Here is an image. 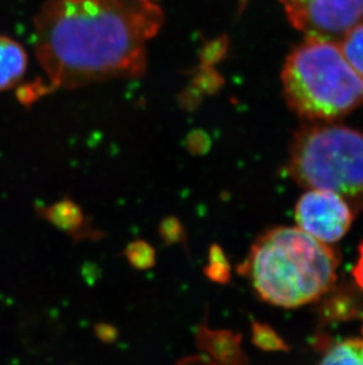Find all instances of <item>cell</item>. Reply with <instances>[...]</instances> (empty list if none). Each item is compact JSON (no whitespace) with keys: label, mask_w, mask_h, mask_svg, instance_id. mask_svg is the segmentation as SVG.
Segmentation results:
<instances>
[{"label":"cell","mask_w":363,"mask_h":365,"mask_svg":"<svg viewBox=\"0 0 363 365\" xmlns=\"http://www.w3.org/2000/svg\"><path fill=\"white\" fill-rule=\"evenodd\" d=\"M162 24L152 0H46L35 19V50L48 90L141 76Z\"/></svg>","instance_id":"6da1fadb"},{"label":"cell","mask_w":363,"mask_h":365,"mask_svg":"<svg viewBox=\"0 0 363 365\" xmlns=\"http://www.w3.org/2000/svg\"><path fill=\"white\" fill-rule=\"evenodd\" d=\"M95 334L98 338V341H102L104 344H113L115 341H118L120 338V331L115 325L109 324V323H98L93 327Z\"/></svg>","instance_id":"e0dca14e"},{"label":"cell","mask_w":363,"mask_h":365,"mask_svg":"<svg viewBox=\"0 0 363 365\" xmlns=\"http://www.w3.org/2000/svg\"><path fill=\"white\" fill-rule=\"evenodd\" d=\"M38 214L58 231L69 235L75 244L100 242L105 235L103 231L93 227L82 207L68 197L48 206L38 207Z\"/></svg>","instance_id":"52a82bcc"},{"label":"cell","mask_w":363,"mask_h":365,"mask_svg":"<svg viewBox=\"0 0 363 365\" xmlns=\"http://www.w3.org/2000/svg\"><path fill=\"white\" fill-rule=\"evenodd\" d=\"M337 267L339 258L329 245L298 227H275L257 238L237 271L265 303L295 309L328 293Z\"/></svg>","instance_id":"7a4b0ae2"},{"label":"cell","mask_w":363,"mask_h":365,"mask_svg":"<svg viewBox=\"0 0 363 365\" xmlns=\"http://www.w3.org/2000/svg\"><path fill=\"white\" fill-rule=\"evenodd\" d=\"M289 21L307 38L339 43L363 23V0H280Z\"/></svg>","instance_id":"5b68a950"},{"label":"cell","mask_w":363,"mask_h":365,"mask_svg":"<svg viewBox=\"0 0 363 365\" xmlns=\"http://www.w3.org/2000/svg\"><path fill=\"white\" fill-rule=\"evenodd\" d=\"M124 257L131 267L138 271H147L156 265V250L143 239H136L124 248Z\"/></svg>","instance_id":"4fadbf2b"},{"label":"cell","mask_w":363,"mask_h":365,"mask_svg":"<svg viewBox=\"0 0 363 365\" xmlns=\"http://www.w3.org/2000/svg\"><path fill=\"white\" fill-rule=\"evenodd\" d=\"M242 337L230 330H214L208 321L196 327V346L219 365H246L247 356L241 346Z\"/></svg>","instance_id":"ba28073f"},{"label":"cell","mask_w":363,"mask_h":365,"mask_svg":"<svg viewBox=\"0 0 363 365\" xmlns=\"http://www.w3.org/2000/svg\"><path fill=\"white\" fill-rule=\"evenodd\" d=\"M337 44L347 62L363 80V23L347 32Z\"/></svg>","instance_id":"8fae6325"},{"label":"cell","mask_w":363,"mask_h":365,"mask_svg":"<svg viewBox=\"0 0 363 365\" xmlns=\"http://www.w3.org/2000/svg\"><path fill=\"white\" fill-rule=\"evenodd\" d=\"M175 365H219L206 355H190L179 359Z\"/></svg>","instance_id":"d6986e66"},{"label":"cell","mask_w":363,"mask_h":365,"mask_svg":"<svg viewBox=\"0 0 363 365\" xmlns=\"http://www.w3.org/2000/svg\"><path fill=\"white\" fill-rule=\"evenodd\" d=\"M188 149L195 155H202L209 149V138L202 131H196L189 136L186 141Z\"/></svg>","instance_id":"ac0fdd59"},{"label":"cell","mask_w":363,"mask_h":365,"mask_svg":"<svg viewBox=\"0 0 363 365\" xmlns=\"http://www.w3.org/2000/svg\"><path fill=\"white\" fill-rule=\"evenodd\" d=\"M204 276L213 283L226 285L231 279V269L226 252L219 244H213L209 248L208 264L203 269Z\"/></svg>","instance_id":"7c38bea8"},{"label":"cell","mask_w":363,"mask_h":365,"mask_svg":"<svg viewBox=\"0 0 363 365\" xmlns=\"http://www.w3.org/2000/svg\"><path fill=\"white\" fill-rule=\"evenodd\" d=\"M28 69V55L14 39L0 36V91L14 88Z\"/></svg>","instance_id":"9c48e42d"},{"label":"cell","mask_w":363,"mask_h":365,"mask_svg":"<svg viewBox=\"0 0 363 365\" xmlns=\"http://www.w3.org/2000/svg\"><path fill=\"white\" fill-rule=\"evenodd\" d=\"M353 276L357 285L360 286L363 291V242L359 250V259H357V265L354 267Z\"/></svg>","instance_id":"ffe728a7"},{"label":"cell","mask_w":363,"mask_h":365,"mask_svg":"<svg viewBox=\"0 0 363 365\" xmlns=\"http://www.w3.org/2000/svg\"><path fill=\"white\" fill-rule=\"evenodd\" d=\"M158 235L167 246L182 245L188 252V232L181 219L176 215H167L158 225Z\"/></svg>","instance_id":"5bb4252c"},{"label":"cell","mask_w":363,"mask_h":365,"mask_svg":"<svg viewBox=\"0 0 363 365\" xmlns=\"http://www.w3.org/2000/svg\"><path fill=\"white\" fill-rule=\"evenodd\" d=\"M354 217L343 197L326 190H309L295 208L298 228L326 245L340 242L352 227Z\"/></svg>","instance_id":"8992f818"},{"label":"cell","mask_w":363,"mask_h":365,"mask_svg":"<svg viewBox=\"0 0 363 365\" xmlns=\"http://www.w3.org/2000/svg\"><path fill=\"white\" fill-rule=\"evenodd\" d=\"M288 172L308 190L339 194L354 214L363 210V133L335 122H312L295 134Z\"/></svg>","instance_id":"277c9868"},{"label":"cell","mask_w":363,"mask_h":365,"mask_svg":"<svg viewBox=\"0 0 363 365\" xmlns=\"http://www.w3.org/2000/svg\"><path fill=\"white\" fill-rule=\"evenodd\" d=\"M253 341L258 348L271 350V349H278V345H281V341L278 338L275 337L274 332L265 327V325L255 323L253 325Z\"/></svg>","instance_id":"9a60e30c"},{"label":"cell","mask_w":363,"mask_h":365,"mask_svg":"<svg viewBox=\"0 0 363 365\" xmlns=\"http://www.w3.org/2000/svg\"><path fill=\"white\" fill-rule=\"evenodd\" d=\"M320 365H363V339L350 338L332 345Z\"/></svg>","instance_id":"30bf717a"},{"label":"cell","mask_w":363,"mask_h":365,"mask_svg":"<svg viewBox=\"0 0 363 365\" xmlns=\"http://www.w3.org/2000/svg\"><path fill=\"white\" fill-rule=\"evenodd\" d=\"M226 50V39H217V41L210 43L202 53V61L204 66H209L214 63L217 62L219 59L222 58Z\"/></svg>","instance_id":"2e32d148"},{"label":"cell","mask_w":363,"mask_h":365,"mask_svg":"<svg viewBox=\"0 0 363 365\" xmlns=\"http://www.w3.org/2000/svg\"><path fill=\"white\" fill-rule=\"evenodd\" d=\"M282 83L305 123L335 122L363 106V80L332 41L305 38L285 59Z\"/></svg>","instance_id":"3957f363"}]
</instances>
